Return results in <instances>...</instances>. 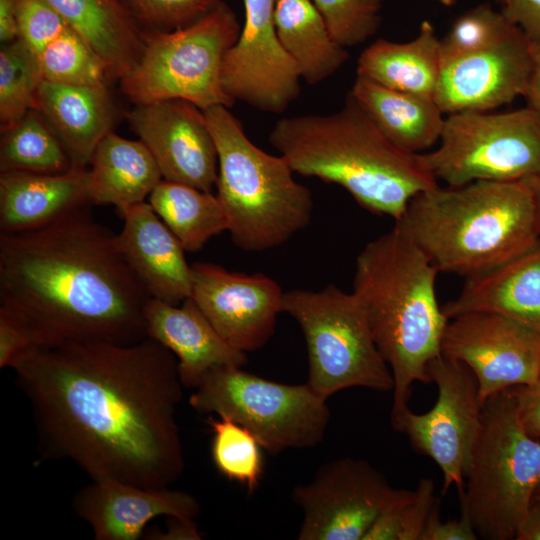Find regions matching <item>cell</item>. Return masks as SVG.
<instances>
[{"mask_svg": "<svg viewBox=\"0 0 540 540\" xmlns=\"http://www.w3.org/2000/svg\"><path fill=\"white\" fill-rule=\"evenodd\" d=\"M2 134L1 172L54 174L74 166L57 134L35 109Z\"/></svg>", "mask_w": 540, "mask_h": 540, "instance_id": "cell-31", "label": "cell"}, {"mask_svg": "<svg viewBox=\"0 0 540 540\" xmlns=\"http://www.w3.org/2000/svg\"><path fill=\"white\" fill-rule=\"evenodd\" d=\"M86 167L45 174L1 172L0 232H18L54 222L91 204Z\"/></svg>", "mask_w": 540, "mask_h": 540, "instance_id": "cell-23", "label": "cell"}, {"mask_svg": "<svg viewBox=\"0 0 540 540\" xmlns=\"http://www.w3.org/2000/svg\"><path fill=\"white\" fill-rule=\"evenodd\" d=\"M399 489L368 461L344 457L322 465L293 488L303 511L299 540H363Z\"/></svg>", "mask_w": 540, "mask_h": 540, "instance_id": "cell-13", "label": "cell"}, {"mask_svg": "<svg viewBox=\"0 0 540 540\" xmlns=\"http://www.w3.org/2000/svg\"><path fill=\"white\" fill-rule=\"evenodd\" d=\"M274 22L280 42L308 84L326 80L349 58L311 0H276Z\"/></svg>", "mask_w": 540, "mask_h": 540, "instance_id": "cell-29", "label": "cell"}, {"mask_svg": "<svg viewBox=\"0 0 540 540\" xmlns=\"http://www.w3.org/2000/svg\"><path fill=\"white\" fill-rule=\"evenodd\" d=\"M87 173L91 204L113 205L119 215L145 202L163 180L151 152L140 141L108 133L96 147Z\"/></svg>", "mask_w": 540, "mask_h": 540, "instance_id": "cell-25", "label": "cell"}, {"mask_svg": "<svg viewBox=\"0 0 540 540\" xmlns=\"http://www.w3.org/2000/svg\"><path fill=\"white\" fill-rule=\"evenodd\" d=\"M143 32L171 31L188 26L217 8L223 0H121Z\"/></svg>", "mask_w": 540, "mask_h": 540, "instance_id": "cell-38", "label": "cell"}, {"mask_svg": "<svg viewBox=\"0 0 540 540\" xmlns=\"http://www.w3.org/2000/svg\"><path fill=\"white\" fill-rule=\"evenodd\" d=\"M49 123L74 166L86 167L112 131L115 109L106 84L68 85L43 80L34 107Z\"/></svg>", "mask_w": 540, "mask_h": 540, "instance_id": "cell-24", "label": "cell"}, {"mask_svg": "<svg viewBox=\"0 0 540 540\" xmlns=\"http://www.w3.org/2000/svg\"><path fill=\"white\" fill-rule=\"evenodd\" d=\"M502 14L529 39H540V0H497Z\"/></svg>", "mask_w": 540, "mask_h": 540, "instance_id": "cell-43", "label": "cell"}, {"mask_svg": "<svg viewBox=\"0 0 540 540\" xmlns=\"http://www.w3.org/2000/svg\"><path fill=\"white\" fill-rule=\"evenodd\" d=\"M516 27L501 11H495L489 4L478 5L459 16L449 32L440 39L441 59L490 47Z\"/></svg>", "mask_w": 540, "mask_h": 540, "instance_id": "cell-36", "label": "cell"}, {"mask_svg": "<svg viewBox=\"0 0 540 540\" xmlns=\"http://www.w3.org/2000/svg\"><path fill=\"white\" fill-rule=\"evenodd\" d=\"M43 80L68 85L106 84L107 68L72 27L51 41L36 55Z\"/></svg>", "mask_w": 540, "mask_h": 540, "instance_id": "cell-33", "label": "cell"}, {"mask_svg": "<svg viewBox=\"0 0 540 540\" xmlns=\"http://www.w3.org/2000/svg\"><path fill=\"white\" fill-rule=\"evenodd\" d=\"M245 22L224 55L221 84L233 101L282 113L300 93L301 75L277 35L276 0H243Z\"/></svg>", "mask_w": 540, "mask_h": 540, "instance_id": "cell-15", "label": "cell"}, {"mask_svg": "<svg viewBox=\"0 0 540 540\" xmlns=\"http://www.w3.org/2000/svg\"><path fill=\"white\" fill-rule=\"evenodd\" d=\"M93 48L109 78L122 79L138 62L144 32L121 0H46Z\"/></svg>", "mask_w": 540, "mask_h": 540, "instance_id": "cell-26", "label": "cell"}, {"mask_svg": "<svg viewBox=\"0 0 540 540\" xmlns=\"http://www.w3.org/2000/svg\"><path fill=\"white\" fill-rule=\"evenodd\" d=\"M29 402L42 459L74 463L91 481L160 489L184 471L175 355L134 344L65 339L13 369Z\"/></svg>", "mask_w": 540, "mask_h": 540, "instance_id": "cell-1", "label": "cell"}, {"mask_svg": "<svg viewBox=\"0 0 540 540\" xmlns=\"http://www.w3.org/2000/svg\"><path fill=\"white\" fill-rule=\"evenodd\" d=\"M465 481L461 512L478 537L515 539L540 484V442L524 429L510 389L482 405V428Z\"/></svg>", "mask_w": 540, "mask_h": 540, "instance_id": "cell-7", "label": "cell"}, {"mask_svg": "<svg viewBox=\"0 0 540 540\" xmlns=\"http://www.w3.org/2000/svg\"><path fill=\"white\" fill-rule=\"evenodd\" d=\"M434 482L420 479L415 490L399 489L363 540H419L437 497Z\"/></svg>", "mask_w": 540, "mask_h": 540, "instance_id": "cell-35", "label": "cell"}, {"mask_svg": "<svg viewBox=\"0 0 540 540\" xmlns=\"http://www.w3.org/2000/svg\"><path fill=\"white\" fill-rule=\"evenodd\" d=\"M518 417L533 438H540V378L528 385L510 388Z\"/></svg>", "mask_w": 540, "mask_h": 540, "instance_id": "cell-42", "label": "cell"}, {"mask_svg": "<svg viewBox=\"0 0 540 540\" xmlns=\"http://www.w3.org/2000/svg\"><path fill=\"white\" fill-rule=\"evenodd\" d=\"M242 368L220 366L207 372L190 395V406L232 419L271 454L312 448L323 440L330 419L325 399L307 383H278Z\"/></svg>", "mask_w": 540, "mask_h": 540, "instance_id": "cell-10", "label": "cell"}, {"mask_svg": "<svg viewBox=\"0 0 540 540\" xmlns=\"http://www.w3.org/2000/svg\"><path fill=\"white\" fill-rule=\"evenodd\" d=\"M428 375L438 391L434 406L423 414L407 408L391 426L437 464L443 493L455 486L460 494L482 428L477 381L464 363L443 354L429 363Z\"/></svg>", "mask_w": 540, "mask_h": 540, "instance_id": "cell-12", "label": "cell"}, {"mask_svg": "<svg viewBox=\"0 0 540 540\" xmlns=\"http://www.w3.org/2000/svg\"><path fill=\"white\" fill-rule=\"evenodd\" d=\"M170 521L165 532H153L147 537L152 540H200L202 539L198 531L195 520H184L176 517H169Z\"/></svg>", "mask_w": 540, "mask_h": 540, "instance_id": "cell-45", "label": "cell"}, {"mask_svg": "<svg viewBox=\"0 0 540 540\" xmlns=\"http://www.w3.org/2000/svg\"><path fill=\"white\" fill-rule=\"evenodd\" d=\"M269 142L294 172L337 184L364 209L394 221L438 185L420 153L395 145L350 94L336 112L278 120Z\"/></svg>", "mask_w": 540, "mask_h": 540, "instance_id": "cell-3", "label": "cell"}, {"mask_svg": "<svg viewBox=\"0 0 540 540\" xmlns=\"http://www.w3.org/2000/svg\"><path fill=\"white\" fill-rule=\"evenodd\" d=\"M240 30L235 13L223 2L188 26L144 32L138 62L119 80L122 92L134 104L182 99L203 111L232 106L221 84V67Z\"/></svg>", "mask_w": 540, "mask_h": 540, "instance_id": "cell-9", "label": "cell"}, {"mask_svg": "<svg viewBox=\"0 0 540 540\" xmlns=\"http://www.w3.org/2000/svg\"><path fill=\"white\" fill-rule=\"evenodd\" d=\"M516 540H540V496L535 494L519 526Z\"/></svg>", "mask_w": 540, "mask_h": 540, "instance_id": "cell-47", "label": "cell"}, {"mask_svg": "<svg viewBox=\"0 0 540 540\" xmlns=\"http://www.w3.org/2000/svg\"><path fill=\"white\" fill-rule=\"evenodd\" d=\"M332 38L343 47L365 42L376 33L382 0H311Z\"/></svg>", "mask_w": 540, "mask_h": 540, "instance_id": "cell-37", "label": "cell"}, {"mask_svg": "<svg viewBox=\"0 0 540 540\" xmlns=\"http://www.w3.org/2000/svg\"><path fill=\"white\" fill-rule=\"evenodd\" d=\"M43 81L36 55L19 38L0 50V127L6 131L34 107Z\"/></svg>", "mask_w": 540, "mask_h": 540, "instance_id": "cell-32", "label": "cell"}, {"mask_svg": "<svg viewBox=\"0 0 540 540\" xmlns=\"http://www.w3.org/2000/svg\"><path fill=\"white\" fill-rule=\"evenodd\" d=\"M144 319L147 337L175 355L185 388L195 389L214 368L247 364L246 353L227 344L190 297L180 305L150 297Z\"/></svg>", "mask_w": 540, "mask_h": 540, "instance_id": "cell-21", "label": "cell"}, {"mask_svg": "<svg viewBox=\"0 0 540 540\" xmlns=\"http://www.w3.org/2000/svg\"><path fill=\"white\" fill-rule=\"evenodd\" d=\"M213 432L212 459L218 471L253 492L263 473L260 444L245 427L224 416L206 421Z\"/></svg>", "mask_w": 540, "mask_h": 540, "instance_id": "cell-34", "label": "cell"}, {"mask_svg": "<svg viewBox=\"0 0 540 540\" xmlns=\"http://www.w3.org/2000/svg\"><path fill=\"white\" fill-rule=\"evenodd\" d=\"M69 27L46 0H21L17 14L18 38L35 55Z\"/></svg>", "mask_w": 540, "mask_h": 540, "instance_id": "cell-40", "label": "cell"}, {"mask_svg": "<svg viewBox=\"0 0 540 540\" xmlns=\"http://www.w3.org/2000/svg\"><path fill=\"white\" fill-rule=\"evenodd\" d=\"M529 47L530 39L516 27L490 47L442 59L435 102L447 114L485 112L523 96Z\"/></svg>", "mask_w": 540, "mask_h": 540, "instance_id": "cell-18", "label": "cell"}, {"mask_svg": "<svg viewBox=\"0 0 540 540\" xmlns=\"http://www.w3.org/2000/svg\"><path fill=\"white\" fill-rule=\"evenodd\" d=\"M535 494H537V495H539V496H540V484H539V486H538V488H537V490H536V493H535Z\"/></svg>", "mask_w": 540, "mask_h": 540, "instance_id": "cell-50", "label": "cell"}, {"mask_svg": "<svg viewBox=\"0 0 540 540\" xmlns=\"http://www.w3.org/2000/svg\"><path fill=\"white\" fill-rule=\"evenodd\" d=\"M525 182L530 187L533 193L540 222V173L532 178L525 180Z\"/></svg>", "mask_w": 540, "mask_h": 540, "instance_id": "cell-48", "label": "cell"}, {"mask_svg": "<svg viewBox=\"0 0 540 540\" xmlns=\"http://www.w3.org/2000/svg\"><path fill=\"white\" fill-rule=\"evenodd\" d=\"M349 94L402 150L419 154L440 140L446 117L434 99L394 90L361 75Z\"/></svg>", "mask_w": 540, "mask_h": 540, "instance_id": "cell-27", "label": "cell"}, {"mask_svg": "<svg viewBox=\"0 0 540 540\" xmlns=\"http://www.w3.org/2000/svg\"><path fill=\"white\" fill-rule=\"evenodd\" d=\"M283 295L278 282L264 274L191 264L190 298L225 342L241 352L260 349L273 336Z\"/></svg>", "mask_w": 540, "mask_h": 540, "instance_id": "cell-16", "label": "cell"}, {"mask_svg": "<svg viewBox=\"0 0 540 540\" xmlns=\"http://www.w3.org/2000/svg\"><path fill=\"white\" fill-rule=\"evenodd\" d=\"M129 124L156 160L163 180L211 192L218 155L203 110L182 99L135 104Z\"/></svg>", "mask_w": 540, "mask_h": 540, "instance_id": "cell-17", "label": "cell"}, {"mask_svg": "<svg viewBox=\"0 0 540 540\" xmlns=\"http://www.w3.org/2000/svg\"><path fill=\"white\" fill-rule=\"evenodd\" d=\"M442 310L448 319L469 312L497 313L540 332V238L509 261L466 278Z\"/></svg>", "mask_w": 540, "mask_h": 540, "instance_id": "cell-22", "label": "cell"}, {"mask_svg": "<svg viewBox=\"0 0 540 540\" xmlns=\"http://www.w3.org/2000/svg\"><path fill=\"white\" fill-rule=\"evenodd\" d=\"M148 203L185 251H199L211 237L228 231L224 209L212 192L162 180Z\"/></svg>", "mask_w": 540, "mask_h": 540, "instance_id": "cell-30", "label": "cell"}, {"mask_svg": "<svg viewBox=\"0 0 540 540\" xmlns=\"http://www.w3.org/2000/svg\"><path fill=\"white\" fill-rule=\"evenodd\" d=\"M438 1L445 6H451L456 2V0H438Z\"/></svg>", "mask_w": 540, "mask_h": 540, "instance_id": "cell-49", "label": "cell"}, {"mask_svg": "<svg viewBox=\"0 0 540 540\" xmlns=\"http://www.w3.org/2000/svg\"><path fill=\"white\" fill-rule=\"evenodd\" d=\"M118 247L151 298L180 305L191 295L184 248L148 202L126 209Z\"/></svg>", "mask_w": 540, "mask_h": 540, "instance_id": "cell-20", "label": "cell"}, {"mask_svg": "<svg viewBox=\"0 0 540 540\" xmlns=\"http://www.w3.org/2000/svg\"><path fill=\"white\" fill-rule=\"evenodd\" d=\"M439 147L421 154L429 172L448 186L525 181L540 173V112H458L445 118Z\"/></svg>", "mask_w": 540, "mask_h": 540, "instance_id": "cell-11", "label": "cell"}, {"mask_svg": "<svg viewBox=\"0 0 540 540\" xmlns=\"http://www.w3.org/2000/svg\"><path fill=\"white\" fill-rule=\"evenodd\" d=\"M149 298L117 233L97 222L90 206L38 228L0 232V306L52 342L137 343L147 338Z\"/></svg>", "mask_w": 540, "mask_h": 540, "instance_id": "cell-2", "label": "cell"}, {"mask_svg": "<svg viewBox=\"0 0 540 540\" xmlns=\"http://www.w3.org/2000/svg\"><path fill=\"white\" fill-rule=\"evenodd\" d=\"M395 222L439 272L466 278L509 261L540 238L534 196L525 181L437 185L415 196Z\"/></svg>", "mask_w": 540, "mask_h": 540, "instance_id": "cell-5", "label": "cell"}, {"mask_svg": "<svg viewBox=\"0 0 540 540\" xmlns=\"http://www.w3.org/2000/svg\"><path fill=\"white\" fill-rule=\"evenodd\" d=\"M72 506L96 540H137L158 516L195 520L200 511L191 494L170 487L148 489L119 481H91L77 491Z\"/></svg>", "mask_w": 540, "mask_h": 540, "instance_id": "cell-19", "label": "cell"}, {"mask_svg": "<svg viewBox=\"0 0 540 540\" xmlns=\"http://www.w3.org/2000/svg\"><path fill=\"white\" fill-rule=\"evenodd\" d=\"M203 112L218 155L216 196L235 246L265 251L306 228L312 194L294 179L288 161L252 143L229 107L217 105Z\"/></svg>", "mask_w": 540, "mask_h": 540, "instance_id": "cell-6", "label": "cell"}, {"mask_svg": "<svg viewBox=\"0 0 540 540\" xmlns=\"http://www.w3.org/2000/svg\"><path fill=\"white\" fill-rule=\"evenodd\" d=\"M21 0H0V41L2 44L18 38L17 14Z\"/></svg>", "mask_w": 540, "mask_h": 540, "instance_id": "cell-46", "label": "cell"}, {"mask_svg": "<svg viewBox=\"0 0 540 540\" xmlns=\"http://www.w3.org/2000/svg\"><path fill=\"white\" fill-rule=\"evenodd\" d=\"M530 74L524 97L527 106L540 112V39H530Z\"/></svg>", "mask_w": 540, "mask_h": 540, "instance_id": "cell-44", "label": "cell"}, {"mask_svg": "<svg viewBox=\"0 0 540 540\" xmlns=\"http://www.w3.org/2000/svg\"><path fill=\"white\" fill-rule=\"evenodd\" d=\"M282 312L300 326L307 347V384L321 398L351 387L393 391L391 370L375 343L366 311L334 284L284 292Z\"/></svg>", "mask_w": 540, "mask_h": 540, "instance_id": "cell-8", "label": "cell"}, {"mask_svg": "<svg viewBox=\"0 0 540 540\" xmlns=\"http://www.w3.org/2000/svg\"><path fill=\"white\" fill-rule=\"evenodd\" d=\"M438 272L396 222L389 232L367 243L356 259L352 292L366 311L394 380L391 421L409 408L414 382L431 383L428 365L442 354L449 319L436 296Z\"/></svg>", "mask_w": 540, "mask_h": 540, "instance_id": "cell-4", "label": "cell"}, {"mask_svg": "<svg viewBox=\"0 0 540 540\" xmlns=\"http://www.w3.org/2000/svg\"><path fill=\"white\" fill-rule=\"evenodd\" d=\"M441 62L440 39L425 20L409 42L379 39L365 48L356 72L385 87L434 99Z\"/></svg>", "mask_w": 540, "mask_h": 540, "instance_id": "cell-28", "label": "cell"}, {"mask_svg": "<svg viewBox=\"0 0 540 540\" xmlns=\"http://www.w3.org/2000/svg\"><path fill=\"white\" fill-rule=\"evenodd\" d=\"M441 353L472 371L481 405L540 378V332L497 313L469 312L449 319Z\"/></svg>", "mask_w": 540, "mask_h": 540, "instance_id": "cell-14", "label": "cell"}, {"mask_svg": "<svg viewBox=\"0 0 540 540\" xmlns=\"http://www.w3.org/2000/svg\"><path fill=\"white\" fill-rule=\"evenodd\" d=\"M477 539L478 534L466 513L461 512L459 519L441 521L439 498L434 502L419 538V540Z\"/></svg>", "mask_w": 540, "mask_h": 540, "instance_id": "cell-41", "label": "cell"}, {"mask_svg": "<svg viewBox=\"0 0 540 540\" xmlns=\"http://www.w3.org/2000/svg\"><path fill=\"white\" fill-rule=\"evenodd\" d=\"M54 343L20 314L0 306V368L14 369L39 348Z\"/></svg>", "mask_w": 540, "mask_h": 540, "instance_id": "cell-39", "label": "cell"}]
</instances>
